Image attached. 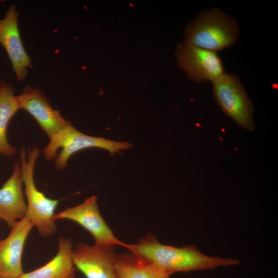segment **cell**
<instances>
[{
	"instance_id": "cell-1",
	"label": "cell",
	"mask_w": 278,
	"mask_h": 278,
	"mask_svg": "<svg viewBox=\"0 0 278 278\" xmlns=\"http://www.w3.org/2000/svg\"><path fill=\"white\" fill-rule=\"evenodd\" d=\"M124 248L143 263L169 276L178 272L236 266L239 263L236 259L207 256L194 246L178 248L163 245L150 233L137 244H126Z\"/></svg>"
},
{
	"instance_id": "cell-2",
	"label": "cell",
	"mask_w": 278,
	"mask_h": 278,
	"mask_svg": "<svg viewBox=\"0 0 278 278\" xmlns=\"http://www.w3.org/2000/svg\"><path fill=\"white\" fill-rule=\"evenodd\" d=\"M239 37L236 20L216 8L200 11L184 30V42L215 52L233 45Z\"/></svg>"
},
{
	"instance_id": "cell-3",
	"label": "cell",
	"mask_w": 278,
	"mask_h": 278,
	"mask_svg": "<svg viewBox=\"0 0 278 278\" xmlns=\"http://www.w3.org/2000/svg\"><path fill=\"white\" fill-rule=\"evenodd\" d=\"M40 153L36 147L29 148L27 152L25 147L22 148L20 152V165L27 200V215L40 234L47 237L56 231L53 218L59 201L46 197L36 187L33 172Z\"/></svg>"
},
{
	"instance_id": "cell-4",
	"label": "cell",
	"mask_w": 278,
	"mask_h": 278,
	"mask_svg": "<svg viewBox=\"0 0 278 278\" xmlns=\"http://www.w3.org/2000/svg\"><path fill=\"white\" fill-rule=\"evenodd\" d=\"M132 146L128 142L85 134L76 129L70 123L49 138V142L43 149V153L47 161L55 159V167L60 170L66 167L73 154L84 149L99 148L108 150L113 155Z\"/></svg>"
},
{
	"instance_id": "cell-5",
	"label": "cell",
	"mask_w": 278,
	"mask_h": 278,
	"mask_svg": "<svg viewBox=\"0 0 278 278\" xmlns=\"http://www.w3.org/2000/svg\"><path fill=\"white\" fill-rule=\"evenodd\" d=\"M212 82L214 97L223 112L239 126L253 131L254 107L238 76L224 73Z\"/></svg>"
},
{
	"instance_id": "cell-6",
	"label": "cell",
	"mask_w": 278,
	"mask_h": 278,
	"mask_svg": "<svg viewBox=\"0 0 278 278\" xmlns=\"http://www.w3.org/2000/svg\"><path fill=\"white\" fill-rule=\"evenodd\" d=\"M175 57L178 66L196 83L212 82L225 73L215 51L183 42L177 44Z\"/></svg>"
},
{
	"instance_id": "cell-7",
	"label": "cell",
	"mask_w": 278,
	"mask_h": 278,
	"mask_svg": "<svg viewBox=\"0 0 278 278\" xmlns=\"http://www.w3.org/2000/svg\"><path fill=\"white\" fill-rule=\"evenodd\" d=\"M53 219H68L79 224L94 237L96 244L120 246L125 242L116 237L102 217L97 204V198L93 196L81 204L55 214Z\"/></svg>"
},
{
	"instance_id": "cell-8",
	"label": "cell",
	"mask_w": 278,
	"mask_h": 278,
	"mask_svg": "<svg viewBox=\"0 0 278 278\" xmlns=\"http://www.w3.org/2000/svg\"><path fill=\"white\" fill-rule=\"evenodd\" d=\"M114 247L96 243L90 245L79 242L72 253L76 269L85 278H118Z\"/></svg>"
},
{
	"instance_id": "cell-9",
	"label": "cell",
	"mask_w": 278,
	"mask_h": 278,
	"mask_svg": "<svg viewBox=\"0 0 278 278\" xmlns=\"http://www.w3.org/2000/svg\"><path fill=\"white\" fill-rule=\"evenodd\" d=\"M33 227L27 215L14 222L8 236L0 240V278H19L24 273L22 257L25 241Z\"/></svg>"
},
{
	"instance_id": "cell-10",
	"label": "cell",
	"mask_w": 278,
	"mask_h": 278,
	"mask_svg": "<svg viewBox=\"0 0 278 278\" xmlns=\"http://www.w3.org/2000/svg\"><path fill=\"white\" fill-rule=\"evenodd\" d=\"M18 16L16 6L12 5L5 16L0 19V44L8 55L18 80L22 81L27 77L28 68L32 66L21 41Z\"/></svg>"
},
{
	"instance_id": "cell-11",
	"label": "cell",
	"mask_w": 278,
	"mask_h": 278,
	"mask_svg": "<svg viewBox=\"0 0 278 278\" xmlns=\"http://www.w3.org/2000/svg\"><path fill=\"white\" fill-rule=\"evenodd\" d=\"M16 97L20 109L31 115L49 138L70 124L52 108L41 91L26 86Z\"/></svg>"
},
{
	"instance_id": "cell-12",
	"label": "cell",
	"mask_w": 278,
	"mask_h": 278,
	"mask_svg": "<svg viewBox=\"0 0 278 278\" xmlns=\"http://www.w3.org/2000/svg\"><path fill=\"white\" fill-rule=\"evenodd\" d=\"M23 183L20 163L15 161L11 176L0 188V219L10 227L27 215Z\"/></svg>"
},
{
	"instance_id": "cell-13",
	"label": "cell",
	"mask_w": 278,
	"mask_h": 278,
	"mask_svg": "<svg viewBox=\"0 0 278 278\" xmlns=\"http://www.w3.org/2000/svg\"><path fill=\"white\" fill-rule=\"evenodd\" d=\"M73 250L71 240L60 237L58 252L50 261L34 270L23 273L19 278H75Z\"/></svg>"
},
{
	"instance_id": "cell-14",
	"label": "cell",
	"mask_w": 278,
	"mask_h": 278,
	"mask_svg": "<svg viewBox=\"0 0 278 278\" xmlns=\"http://www.w3.org/2000/svg\"><path fill=\"white\" fill-rule=\"evenodd\" d=\"M20 109L17 97L11 84L0 81V153L12 156L16 149L11 145L7 138L8 124L18 110Z\"/></svg>"
},
{
	"instance_id": "cell-15",
	"label": "cell",
	"mask_w": 278,
	"mask_h": 278,
	"mask_svg": "<svg viewBox=\"0 0 278 278\" xmlns=\"http://www.w3.org/2000/svg\"><path fill=\"white\" fill-rule=\"evenodd\" d=\"M115 268L118 278H169L138 259L132 253L116 254Z\"/></svg>"
}]
</instances>
